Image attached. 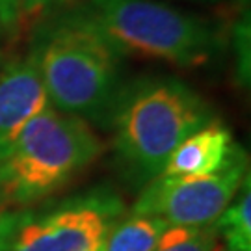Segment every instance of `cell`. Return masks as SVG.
Instances as JSON below:
<instances>
[{
	"label": "cell",
	"instance_id": "cell-1",
	"mask_svg": "<svg viewBox=\"0 0 251 251\" xmlns=\"http://www.w3.org/2000/svg\"><path fill=\"white\" fill-rule=\"evenodd\" d=\"M50 106L108 128L125 86V58L76 8L37 23L26 54Z\"/></svg>",
	"mask_w": 251,
	"mask_h": 251
},
{
	"label": "cell",
	"instance_id": "cell-2",
	"mask_svg": "<svg viewBox=\"0 0 251 251\" xmlns=\"http://www.w3.org/2000/svg\"><path fill=\"white\" fill-rule=\"evenodd\" d=\"M214 121V110L175 76L125 82L108 130L116 160L134 184L160 177L166 162L190 134Z\"/></svg>",
	"mask_w": 251,
	"mask_h": 251
},
{
	"label": "cell",
	"instance_id": "cell-3",
	"mask_svg": "<svg viewBox=\"0 0 251 251\" xmlns=\"http://www.w3.org/2000/svg\"><path fill=\"white\" fill-rule=\"evenodd\" d=\"M95 128L49 106L0 151V205L25 210L52 198L104 152Z\"/></svg>",
	"mask_w": 251,
	"mask_h": 251
},
{
	"label": "cell",
	"instance_id": "cell-4",
	"mask_svg": "<svg viewBox=\"0 0 251 251\" xmlns=\"http://www.w3.org/2000/svg\"><path fill=\"white\" fill-rule=\"evenodd\" d=\"M75 8L123 58L196 69L212 62L224 45L212 23L158 0H84Z\"/></svg>",
	"mask_w": 251,
	"mask_h": 251
},
{
	"label": "cell",
	"instance_id": "cell-5",
	"mask_svg": "<svg viewBox=\"0 0 251 251\" xmlns=\"http://www.w3.org/2000/svg\"><path fill=\"white\" fill-rule=\"evenodd\" d=\"M125 216L112 188L86 190L39 210H21L0 251H95Z\"/></svg>",
	"mask_w": 251,
	"mask_h": 251
},
{
	"label": "cell",
	"instance_id": "cell-6",
	"mask_svg": "<svg viewBox=\"0 0 251 251\" xmlns=\"http://www.w3.org/2000/svg\"><path fill=\"white\" fill-rule=\"evenodd\" d=\"M250 177L242 147L222 170L196 177L160 175L142 186L130 214L154 216L171 227H206L216 224Z\"/></svg>",
	"mask_w": 251,
	"mask_h": 251
},
{
	"label": "cell",
	"instance_id": "cell-7",
	"mask_svg": "<svg viewBox=\"0 0 251 251\" xmlns=\"http://www.w3.org/2000/svg\"><path fill=\"white\" fill-rule=\"evenodd\" d=\"M49 106L43 82L28 56L0 60V151L32 117Z\"/></svg>",
	"mask_w": 251,
	"mask_h": 251
},
{
	"label": "cell",
	"instance_id": "cell-8",
	"mask_svg": "<svg viewBox=\"0 0 251 251\" xmlns=\"http://www.w3.org/2000/svg\"><path fill=\"white\" fill-rule=\"evenodd\" d=\"M240 145L233 140L231 130L220 123L210 121L190 134L171 152L162 175L166 177H196L222 170L233 160Z\"/></svg>",
	"mask_w": 251,
	"mask_h": 251
},
{
	"label": "cell",
	"instance_id": "cell-9",
	"mask_svg": "<svg viewBox=\"0 0 251 251\" xmlns=\"http://www.w3.org/2000/svg\"><path fill=\"white\" fill-rule=\"evenodd\" d=\"M168 227L154 216H123L108 233L100 251H152Z\"/></svg>",
	"mask_w": 251,
	"mask_h": 251
},
{
	"label": "cell",
	"instance_id": "cell-10",
	"mask_svg": "<svg viewBox=\"0 0 251 251\" xmlns=\"http://www.w3.org/2000/svg\"><path fill=\"white\" fill-rule=\"evenodd\" d=\"M220 238L229 251H251V182L244 180L242 188L216 220Z\"/></svg>",
	"mask_w": 251,
	"mask_h": 251
},
{
	"label": "cell",
	"instance_id": "cell-11",
	"mask_svg": "<svg viewBox=\"0 0 251 251\" xmlns=\"http://www.w3.org/2000/svg\"><path fill=\"white\" fill-rule=\"evenodd\" d=\"M69 0H0V32L17 34L56 13Z\"/></svg>",
	"mask_w": 251,
	"mask_h": 251
},
{
	"label": "cell",
	"instance_id": "cell-12",
	"mask_svg": "<svg viewBox=\"0 0 251 251\" xmlns=\"http://www.w3.org/2000/svg\"><path fill=\"white\" fill-rule=\"evenodd\" d=\"M220 234L216 225L168 227L152 251H216Z\"/></svg>",
	"mask_w": 251,
	"mask_h": 251
},
{
	"label": "cell",
	"instance_id": "cell-13",
	"mask_svg": "<svg viewBox=\"0 0 251 251\" xmlns=\"http://www.w3.org/2000/svg\"><path fill=\"white\" fill-rule=\"evenodd\" d=\"M19 210H9L4 205H0V248L6 240V236L9 234L11 227H13V222L17 218Z\"/></svg>",
	"mask_w": 251,
	"mask_h": 251
},
{
	"label": "cell",
	"instance_id": "cell-14",
	"mask_svg": "<svg viewBox=\"0 0 251 251\" xmlns=\"http://www.w3.org/2000/svg\"><path fill=\"white\" fill-rule=\"evenodd\" d=\"M199 2H216V0H199Z\"/></svg>",
	"mask_w": 251,
	"mask_h": 251
},
{
	"label": "cell",
	"instance_id": "cell-15",
	"mask_svg": "<svg viewBox=\"0 0 251 251\" xmlns=\"http://www.w3.org/2000/svg\"><path fill=\"white\" fill-rule=\"evenodd\" d=\"M0 60H2V43H0Z\"/></svg>",
	"mask_w": 251,
	"mask_h": 251
},
{
	"label": "cell",
	"instance_id": "cell-16",
	"mask_svg": "<svg viewBox=\"0 0 251 251\" xmlns=\"http://www.w3.org/2000/svg\"><path fill=\"white\" fill-rule=\"evenodd\" d=\"M100 248H102V246H100ZM100 248H99V250H95V251H100Z\"/></svg>",
	"mask_w": 251,
	"mask_h": 251
}]
</instances>
